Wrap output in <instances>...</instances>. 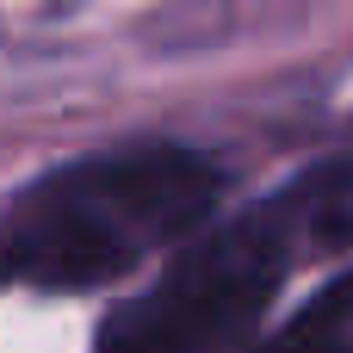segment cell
Returning a JSON list of instances; mask_svg holds the SVG:
<instances>
[{
	"label": "cell",
	"mask_w": 353,
	"mask_h": 353,
	"mask_svg": "<svg viewBox=\"0 0 353 353\" xmlns=\"http://www.w3.org/2000/svg\"><path fill=\"white\" fill-rule=\"evenodd\" d=\"M316 230L353 236L347 168L310 174L242 217L205 223L130 304L99 323L93 353H242L285 292L298 242Z\"/></svg>",
	"instance_id": "7a4b0ae2"
},
{
	"label": "cell",
	"mask_w": 353,
	"mask_h": 353,
	"mask_svg": "<svg viewBox=\"0 0 353 353\" xmlns=\"http://www.w3.org/2000/svg\"><path fill=\"white\" fill-rule=\"evenodd\" d=\"M242 353H353V273L329 279L304 310H292L279 329L254 335Z\"/></svg>",
	"instance_id": "3957f363"
},
{
	"label": "cell",
	"mask_w": 353,
	"mask_h": 353,
	"mask_svg": "<svg viewBox=\"0 0 353 353\" xmlns=\"http://www.w3.org/2000/svg\"><path fill=\"white\" fill-rule=\"evenodd\" d=\"M230 168L186 143H130L50 168L0 205V285L93 292L217 223Z\"/></svg>",
	"instance_id": "6da1fadb"
}]
</instances>
